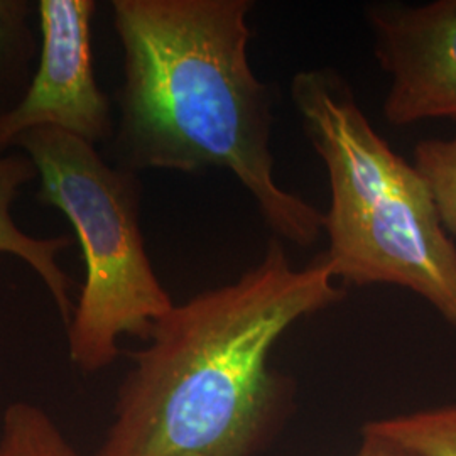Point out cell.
Segmentation results:
<instances>
[{
	"instance_id": "obj_13",
	"label": "cell",
	"mask_w": 456,
	"mask_h": 456,
	"mask_svg": "<svg viewBox=\"0 0 456 456\" xmlns=\"http://www.w3.org/2000/svg\"><path fill=\"white\" fill-rule=\"evenodd\" d=\"M0 456H2V455H0Z\"/></svg>"
},
{
	"instance_id": "obj_12",
	"label": "cell",
	"mask_w": 456,
	"mask_h": 456,
	"mask_svg": "<svg viewBox=\"0 0 456 456\" xmlns=\"http://www.w3.org/2000/svg\"><path fill=\"white\" fill-rule=\"evenodd\" d=\"M12 12H14V5L12 4L0 2V34L4 33V28L9 22Z\"/></svg>"
},
{
	"instance_id": "obj_3",
	"label": "cell",
	"mask_w": 456,
	"mask_h": 456,
	"mask_svg": "<svg viewBox=\"0 0 456 456\" xmlns=\"http://www.w3.org/2000/svg\"><path fill=\"white\" fill-rule=\"evenodd\" d=\"M291 100L328 175L323 257L335 279L404 288L456 330L455 240L423 175L375 131L335 69L297 71Z\"/></svg>"
},
{
	"instance_id": "obj_11",
	"label": "cell",
	"mask_w": 456,
	"mask_h": 456,
	"mask_svg": "<svg viewBox=\"0 0 456 456\" xmlns=\"http://www.w3.org/2000/svg\"><path fill=\"white\" fill-rule=\"evenodd\" d=\"M355 456H423L408 446L384 436L365 424L362 429V443Z\"/></svg>"
},
{
	"instance_id": "obj_8",
	"label": "cell",
	"mask_w": 456,
	"mask_h": 456,
	"mask_svg": "<svg viewBox=\"0 0 456 456\" xmlns=\"http://www.w3.org/2000/svg\"><path fill=\"white\" fill-rule=\"evenodd\" d=\"M423 456H456V403L367 423Z\"/></svg>"
},
{
	"instance_id": "obj_4",
	"label": "cell",
	"mask_w": 456,
	"mask_h": 456,
	"mask_svg": "<svg viewBox=\"0 0 456 456\" xmlns=\"http://www.w3.org/2000/svg\"><path fill=\"white\" fill-rule=\"evenodd\" d=\"M41 178L39 200L65 213L77 230L86 282L69 323V357L95 372L118 355L124 335L146 338L175 306L147 257L135 181L100 159L90 142L37 127L17 137Z\"/></svg>"
},
{
	"instance_id": "obj_9",
	"label": "cell",
	"mask_w": 456,
	"mask_h": 456,
	"mask_svg": "<svg viewBox=\"0 0 456 456\" xmlns=\"http://www.w3.org/2000/svg\"><path fill=\"white\" fill-rule=\"evenodd\" d=\"M2 456H80L43 409L16 403L5 411Z\"/></svg>"
},
{
	"instance_id": "obj_1",
	"label": "cell",
	"mask_w": 456,
	"mask_h": 456,
	"mask_svg": "<svg viewBox=\"0 0 456 456\" xmlns=\"http://www.w3.org/2000/svg\"><path fill=\"white\" fill-rule=\"evenodd\" d=\"M323 254L296 267L282 240L225 286L161 316L134 355L97 456H254L286 401L269 359L301 320L343 299Z\"/></svg>"
},
{
	"instance_id": "obj_7",
	"label": "cell",
	"mask_w": 456,
	"mask_h": 456,
	"mask_svg": "<svg viewBox=\"0 0 456 456\" xmlns=\"http://www.w3.org/2000/svg\"><path fill=\"white\" fill-rule=\"evenodd\" d=\"M36 173L33 161L14 156L0 159V254H12L28 262L48 286L66 323H69L71 305L68 297V277L58 267V254L71 245L66 237L33 239L16 227L11 216V205L22 183Z\"/></svg>"
},
{
	"instance_id": "obj_2",
	"label": "cell",
	"mask_w": 456,
	"mask_h": 456,
	"mask_svg": "<svg viewBox=\"0 0 456 456\" xmlns=\"http://www.w3.org/2000/svg\"><path fill=\"white\" fill-rule=\"evenodd\" d=\"M252 0H117L122 142L137 167L225 169L279 240L310 247L323 213L274 176L273 92L248 60Z\"/></svg>"
},
{
	"instance_id": "obj_5",
	"label": "cell",
	"mask_w": 456,
	"mask_h": 456,
	"mask_svg": "<svg viewBox=\"0 0 456 456\" xmlns=\"http://www.w3.org/2000/svg\"><path fill=\"white\" fill-rule=\"evenodd\" d=\"M377 63L389 78L386 120H456V0L380 2L365 9Z\"/></svg>"
},
{
	"instance_id": "obj_10",
	"label": "cell",
	"mask_w": 456,
	"mask_h": 456,
	"mask_svg": "<svg viewBox=\"0 0 456 456\" xmlns=\"http://www.w3.org/2000/svg\"><path fill=\"white\" fill-rule=\"evenodd\" d=\"M416 169L423 175L440 212L443 227L456 235V134L448 139H424L414 147Z\"/></svg>"
},
{
	"instance_id": "obj_6",
	"label": "cell",
	"mask_w": 456,
	"mask_h": 456,
	"mask_svg": "<svg viewBox=\"0 0 456 456\" xmlns=\"http://www.w3.org/2000/svg\"><path fill=\"white\" fill-rule=\"evenodd\" d=\"M90 0H41L43 53L26 97L0 115V151L37 127H56L94 142L109 131V102L92 69Z\"/></svg>"
}]
</instances>
